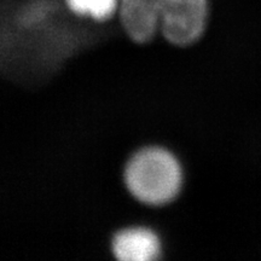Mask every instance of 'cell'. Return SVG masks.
<instances>
[{
	"mask_svg": "<svg viewBox=\"0 0 261 261\" xmlns=\"http://www.w3.org/2000/svg\"><path fill=\"white\" fill-rule=\"evenodd\" d=\"M123 178L127 190L137 201L158 207L172 202L180 192L182 169L167 149L146 146L128 160Z\"/></svg>",
	"mask_w": 261,
	"mask_h": 261,
	"instance_id": "7a4b0ae2",
	"label": "cell"
},
{
	"mask_svg": "<svg viewBox=\"0 0 261 261\" xmlns=\"http://www.w3.org/2000/svg\"><path fill=\"white\" fill-rule=\"evenodd\" d=\"M65 8L75 17L107 22L117 16L120 0H63Z\"/></svg>",
	"mask_w": 261,
	"mask_h": 261,
	"instance_id": "277c9868",
	"label": "cell"
},
{
	"mask_svg": "<svg viewBox=\"0 0 261 261\" xmlns=\"http://www.w3.org/2000/svg\"><path fill=\"white\" fill-rule=\"evenodd\" d=\"M112 252L116 261H159L162 247L154 230L145 226H129L115 233Z\"/></svg>",
	"mask_w": 261,
	"mask_h": 261,
	"instance_id": "3957f363",
	"label": "cell"
},
{
	"mask_svg": "<svg viewBox=\"0 0 261 261\" xmlns=\"http://www.w3.org/2000/svg\"><path fill=\"white\" fill-rule=\"evenodd\" d=\"M117 17L137 44H148L160 33L169 44L187 47L203 37L210 0H120Z\"/></svg>",
	"mask_w": 261,
	"mask_h": 261,
	"instance_id": "6da1fadb",
	"label": "cell"
}]
</instances>
